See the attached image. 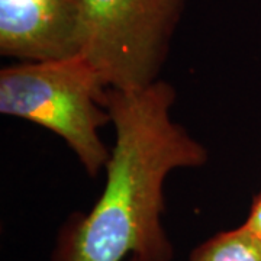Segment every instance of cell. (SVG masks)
<instances>
[{
  "mask_svg": "<svg viewBox=\"0 0 261 261\" xmlns=\"http://www.w3.org/2000/svg\"><path fill=\"white\" fill-rule=\"evenodd\" d=\"M126 261H140V260H138V258H135V257H129Z\"/></svg>",
  "mask_w": 261,
  "mask_h": 261,
  "instance_id": "7",
  "label": "cell"
},
{
  "mask_svg": "<svg viewBox=\"0 0 261 261\" xmlns=\"http://www.w3.org/2000/svg\"><path fill=\"white\" fill-rule=\"evenodd\" d=\"M183 8L185 0H82V56L106 89L155 83Z\"/></svg>",
  "mask_w": 261,
  "mask_h": 261,
  "instance_id": "3",
  "label": "cell"
},
{
  "mask_svg": "<svg viewBox=\"0 0 261 261\" xmlns=\"http://www.w3.org/2000/svg\"><path fill=\"white\" fill-rule=\"evenodd\" d=\"M189 261H261V237L243 224L199 244Z\"/></svg>",
  "mask_w": 261,
  "mask_h": 261,
  "instance_id": "5",
  "label": "cell"
},
{
  "mask_svg": "<svg viewBox=\"0 0 261 261\" xmlns=\"http://www.w3.org/2000/svg\"><path fill=\"white\" fill-rule=\"evenodd\" d=\"M244 225L261 237V193L254 197L250 214H248V218L244 222Z\"/></svg>",
  "mask_w": 261,
  "mask_h": 261,
  "instance_id": "6",
  "label": "cell"
},
{
  "mask_svg": "<svg viewBox=\"0 0 261 261\" xmlns=\"http://www.w3.org/2000/svg\"><path fill=\"white\" fill-rule=\"evenodd\" d=\"M82 0H0V53L28 63L82 56Z\"/></svg>",
  "mask_w": 261,
  "mask_h": 261,
  "instance_id": "4",
  "label": "cell"
},
{
  "mask_svg": "<svg viewBox=\"0 0 261 261\" xmlns=\"http://www.w3.org/2000/svg\"><path fill=\"white\" fill-rule=\"evenodd\" d=\"M174 89L163 80L137 90L108 89L105 108L116 141L106 163L102 195L58 235L51 261H171L161 222L170 171L199 167L206 148L171 118Z\"/></svg>",
  "mask_w": 261,
  "mask_h": 261,
  "instance_id": "1",
  "label": "cell"
},
{
  "mask_svg": "<svg viewBox=\"0 0 261 261\" xmlns=\"http://www.w3.org/2000/svg\"><path fill=\"white\" fill-rule=\"evenodd\" d=\"M106 92L83 56L27 61L0 71V112L61 137L90 176H96L111 155L99 137V128L111 122Z\"/></svg>",
  "mask_w": 261,
  "mask_h": 261,
  "instance_id": "2",
  "label": "cell"
}]
</instances>
